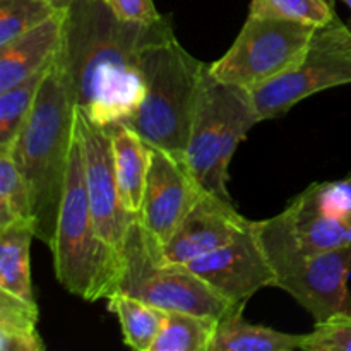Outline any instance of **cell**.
Masks as SVG:
<instances>
[{
	"mask_svg": "<svg viewBox=\"0 0 351 351\" xmlns=\"http://www.w3.org/2000/svg\"><path fill=\"white\" fill-rule=\"evenodd\" d=\"M112 136L115 171L123 208L132 216L139 215L149 168V146L127 123L108 125Z\"/></svg>",
	"mask_w": 351,
	"mask_h": 351,
	"instance_id": "16",
	"label": "cell"
},
{
	"mask_svg": "<svg viewBox=\"0 0 351 351\" xmlns=\"http://www.w3.org/2000/svg\"><path fill=\"white\" fill-rule=\"evenodd\" d=\"M34 223L31 219H16L0 228V290L36 302L31 280V240Z\"/></svg>",
	"mask_w": 351,
	"mask_h": 351,
	"instance_id": "17",
	"label": "cell"
},
{
	"mask_svg": "<svg viewBox=\"0 0 351 351\" xmlns=\"http://www.w3.org/2000/svg\"><path fill=\"white\" fill-rule=\"evenodd\" d=\"M57 281L86 302L108 300L119 290L122 256L98 235L86 189L79 137L72 146L57 232L50 247Z\"/></svg>",
	"mask_w": 351,
	"mask_h": 351,
	"instance_id": "4",
	"label": "cell"
},
{
	"mask_svg": "<svg viewBox=\"0 0 351 351\" xmlns=\"http://www.w3.org/2000/svg\"><path fill=\"white\" fill-rule=\"evenodd\" d=\"M67 9L0 47V91L24 81L53 62L64 38Z\"/></svg>",
	"mask_w": 351,
	"mask_h": 351,
	"instance_id": "15",
	"label": "cell"
},
{
	"mask_svg": "<svg viewBox=\"0 0 351 351\" xmlns=\"http://www.w3.org/2000/svg\"><path fill=\"white\" fill-rule=\"evenodd\" d=\"M40 308L36 302H27L0 290V350L43 351V338L38 331Z\"/></svg>",
	"mask_w": 351,
	"mask_h": 351,
	"instance_id": "19",
	"label": "cell"
},
{
	"mask_svg": "<svg viewBox=\"0 0 351 351\" xmlns=\"http://www.w3.org/2000/svg\"><path fill=\"white\" fill-rule=\"evenodd\" d=\"M345 180H346V182H348V185H350V189H351V175H348V177H346V178H345Z\"/></svg>",
	"mask_w": 351,
	"mask_h": 351,
	"instance_id": "30",
	"label": "cell"
},
{
	"mask_svg": "<svg viewBox=\"0 0 351 351\" xmlns=\"http://www.w3.org/2000/svg\"><path fill=\"white\" fill-rule=\"evenodd\" d=\"M252 221L243 218L233 201L204 191L192 206L177 232L160 247V261L167 264H187L239 239Z\"/></svg>",
	"mask_w": 351,
	"mask_h": 351,
	"instance_id": "14",
	"label": "cell"
},
{
	"mask_svg": "<svg viewBox=\"0 0 351 351\" xmlns=\"http://www.w3.org/2000/svg\"><path fill=\"white\" fill-rule=\"evenodd\" d=\"M256 225L276 276L274 287L291 295L315 324L351 314V247L305 252L298 247L283 213Z\"/></svg>",
	"mask_w": 351,
	"mask_h": 351,
	"instance_id": "5",
	"label": "cell"
},
{
	"mask_svg": "<svg viewBox=\"0 0 351 351\" xmlns=\"http://www.w3.org/2000/svg\"><path fill=\"white\" fill-rule=\"evenodd\" d=\"M259 122L252 93L218 81L209 71L185 154V163L204 191L232 201L230 163L239 144Z\"/></svg>",
	"mask_w": 351,
	"mask_h": 351,
	"instance_id": "6",
	"label": "cell"
},
{
	"mask_svg": "<svg viewBox=\"0 0 351 351\" xmlns=\"http://www.w3.org/2000/svg\"><path fill=\"white\" fill-rule=\"evenodd\" d=\"M57 10L43 0H0V47L45 23Z\"/></svg>",
	"mask_w": 351,
	"mask_h": 351,
	"instance_id": "25",
	"label": "cell"
},
{
	"mask_svg": "<svg viewBox=\"0 0 351 351\" xmlns=\"http://www.w3.org/2000/svg\"><path fill=\"white\" fill-rule=\"evenodd\" d=\"M171 29L168 16L153 24L129 23L101 0H75L57 51L75 106L103 127L125 123L146 95L143 51Z\"/></svg>",
	"mask_w": 351,
	"mask_h": 351,
	"instance_id": "1",
	"label": "cell"
},
{
	"mask_svg": "<svg viewBox=\"0 0 351 351\" xmlns=\"http://www.w3.org/2000/svg\"><path fill=\"white\" fill-rule=\"evenodd\" d=\"M304 336L250 324L240 308L218 322L209 351H293L302 350Z\"/></svg>",
	"mask_w": 351,
	"mask_h": 351,
	"instance_id": "18",
	"label": "cell"
},
{
	"mask_svg": "<svg viewBox=\"0 0 351 351\" xmlns=\"http://www.w3.org/2000/svg\"><path fill=\"white\" fill-rule=\"evenodd\" d=\"M16 219H31V195L10 151L0 149V228Z\"/></svg>",
	"mask_w": 351,
	"mask_h": 351,
	"instance_id": "24",
	"label": "cell"
},
{
	"mask_svg": "<svg viewBox=\"0 0 351 351\" xmlns=\"http://www.w3.org/2000/svg\"><path fill=\"white\" fill-rule=\"evenodd\" d=\"M346 84H351V31L336 17L315 29L297 67L250 93L263 122L280 119L308 96Z\"/></svg>",
	"mask_w": 351,
	"mask_h": 351,
	"instance_id": "9",
	"label": "cell"
},
{
	"mask_svg": "<svg viewBox=\"0 0 351 351\" xmlns=\"http://www.w3.org/2000/svg\"><path fill=\"white\" fill-rule=\"evenodd\" d=\"M249 16L297 21L322 27L338 17L335 0H252Z\"/></svg>",
	"mask_w": 351,
	"mask_h": 351,
	"instance_id": "23",
	"label": "cell"
},
{
	"mask_svg": "<svg viewBox=\"0 0 351 351\" xmlns=\"http://www.w3.org/2000/svg\"><path fill=\"white\" fill-rule=\"evenodd\" d=\"M119 19L129 23L153 24L160 21L161 14L158 12L153 0H101Z\"/></svg>",
	"mask_w": 351,
	"mask_h": 351,
	"instance_id": "27",
	"label": "cell"
},
{
	"mask_svg": "<svg viewBox=\"0 0 351 351\" xmlns=\"http://www.w3.org/2000/svg\"><path fill=\"white\" fill-rule=\"evenodd\" d=\"M77 137L84 160L86 189L98 235L122 256L129 226L137 216L123 208L115 171L108 127L89 119L77 108Z\"/></svg>",
	"mask_w": 351,
	"mask_h": 351,
	"instance_id": "10",
	"label": "cell"
},
{
	"mask_svg": "<svg viewBox=\"0 0 351 351\" xmlns=\"http://www.w3.org/2000/svg\"><path fill=\"white\" fill-rule=\"evenodd\" d=\"M184 266L237 307H245L257 291L274 287L276 280L256 221L233 242Z\"/></svg>",
	"mask_w": 351,
	"mask_h": 351,
	"instance_id": "12",
	"label": "cell"
},
{
	"mask_svg": "<svg viewBox=\"0 0 351 351\" xmlns=\"http://www.w3.org/2000/svg\"><path fill=\"white\" fill-rule=\"evenodd\" d=\"M43 2L50 3L51 7H55V9H69L75 0H43Z\"/></svg>",
	"mask_w": 351,
	"mask_h": 351,
	"instance_id": "28",
	"label": "cell"
},
{
	"mask_svg": "<svg viewBox=\"0 0 351 351\" xmlns=\"http://www.w3.org/2000/svg\"><path fill=\"white\" fill-rule=\"evenodd\" d=\"M149 146V168L137 219L163 247L177 232L182 219L199 201L201 187L185 160L161 147Z\"/></svg>",
	"mask_w": 351,
	"mask_h": 351,
	"instance_id": "11",
	"label": "cell"
},
{
	"mask_svg": "<svg viewBox=\"0 0 351 351\" xmlns=\"http://www.w3.org/2000/svg\"><path fill=\"white\" fill-rule=\"evenodd\" d=\"M218 321L189 312H167L151 351H209Z\"/></svg>",
	"mask_w": 351,
	"mask_h": 351,
	"instance_id": "21",
	"label": "cell"
},
{
	"mask_svg": "<svg viewBox=\"0 0 351 351\" xmlns=\"http://www.w3.org/2000/svg\"><path fill=\"white\" fill-rule=\"evenodd\" d=\"M304 351H351V314L336 315L315 324L314 331L304 336Z\"/></svg>",
	"mask_w": 351,
	"mask_h": 351,
	"instance_id": "26",
	"label": "cell"
},
{
	"mask_svg": "<svg viewBox=\"0 0 351 351\" xmlns=\"http://www.w3.org/2000/svg\"><path fill=\"white\" fill-rule=\"evenodd\" d=\"M51 64L40 69L24 81L10 86L5 91H0V149L9 147L16 141L17 134L21 132L24 122L33 110L38 93L50 72Z\"/></svg>",
	"mask_w": 351,
	"mask_h": 351,
	"instance_id": "22",
	"label": "cell"
},
{
	"mask_svg": "<svg viewBox=\"0 0 351 351\" xmlns=\"http://www.w3.org/2000/svg\"><path fill=\"white\" fill-rule=\"evenodd\" d=\"M343 2H345L346 5H348V9H350V19H348V23H346V26H348L350 31H351V0H343Z\"/></svg>",
	"mask_w": 351,
	"mask_h": 351,
	"instance_id": "29",
	"label": "cell"
},
{
	"mask_svg": "<svg viewBox=\"0 0 351 351\" xmlns=\"http://www.w3.org/2000/svg\"><path fill=\"white\" fill-rule=\"evenodd\" d=\"M75 136L77 106L55 55L23 129L3 147L10 151L29 189L34 237L48 247L57 232Z\"/></svg>",
	"mask_w": 351,
	"mask_h": 351,
	"instance_id": "2",
	"label": "cell"
},
{
	"mask_svg": "<svg viewBox=\"0 0 351 351\" xmlns=\"http://www.w3.org/2000/svg\"><path fill=\"white\" fill-rule=\"evenodd\" d=\"M108 308L119 319L123 343L136 351H151L167 311L125 293L112 295L108 298Z\"/></svg>",
	"mask_w": 351,
	"mask_h": 351,
	"instance_id": "20",
	"label": "cell"
},
{
	"mask_svg": "<svg viewBox=\"0 0 351 351\" xmlns=\"http://www.w3.org/2000/svg\"><path fill=\"white\" fill-rule=\"evenodd\" d=\"M141 65L146 95L125 123L147 144L185 160L209 65L189 53L173 29L147 45Z\"/></svg>",
	"mask_w": 351,
	"mask_h": 351,
	"instance_id": "3",
	"label": "cell"
},
{
	"mask_svg": "<svg viewBox=\"0 0 351 351\" xmlns=\"http://www.w3.org/2000/svg\"><path fill=\"white\" fill-rule=\"evenodd\" d=\"M283 216L305 252L351 247V189L346 180L312 184Z\"/></svg>",
	"mask_w": 351,
	"mask_h": 351,
	"instance_id": "13",
	"label": "cell"
},
{
	"mask_svg": "<svg viewBox=\"0 0 351 351\" xmlns=\"http://www.w3.org/2000/svg\"><path fill=\"white\" fill-rule=\"evenodd\" d=\"M117 293H125L167 312H189L223 321L237 307L182 264L160 261V243L134 219L122 249Z\"/></svg>",
	"mask_w": 351,
	"mask_h": 351,
	"instance_id": "7",
	"label": "cell"
},
{
	"mask_svg": "<svg viewBox=\"0 0 351 351\" xmlns=\"http://www.w3.org/2000/svg\"><path fill=\"white\" fill-rule=\"evenodd\" d=\"M315 29L297 21L249 16L230 50L209 71L218 81L252 91L297 67Z\"/></svg>",
	"mask_w": 351,
	"mask_h": 351,
	"instance_id": "8",
	"label": "cell"
}]
</instances>
